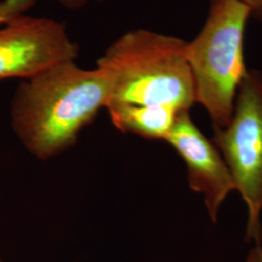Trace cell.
Instances as JSON below:
<instances>
[{
	"mask_svg": "<svg viewBox=\"0 0 262 262\" xmlns=\"http://www.w3.org/2000/svg\"><path fill=\"white\" fill-rule=\"evenodd\" d=\"M79 46L64 23L27 14L0 26V80H27L57 63L76 60Z\"/></svg>",
	"mask_w": 262,
	"mask_h": 262,
	"instance_id": "5b68a950",
	"label": "cell"
},
{
	"mask_svg": "<svg viewBox=\"0 0 262 262\" xmlns=\"http://www.w3.org/2000/svg\"><path fill=\"white\" fill-rule=\"evenodd\" d=\"M60 4L63 8L68 10H79L84 8L88 4V0H54ZM102 1V0H99Z\"/></svg>",
	"mask_w": 262,
	"mask_h": 262,
	"instance_id": "30bf717a",
	"label": "cell"
},
{
	"mask_svg": "<svg viewBox=\"0 0 262 262\" xmlns=\"http://www.w3.org/2000/svg\"><path fill=\"white\" fill-rule=\"evenodd\" d=\"M187 41L146 28L124 32L96 61L111 84L114 105L169 106L190 111L196 103L187 63Z\"/></svg>",
	"mask_w": 262,
	"mask_h": 262,
	"instance_id": "7a4b0ae2",
	"label": "cell"
},
{
	"mask_svg": "<svg viewBox=\"0 0 262 262\" xmlns=\"http://www.w3.org/2000/svg\"><path fill=\"white\" fill-rule=\"evenodd\" d=\"M37 0H0V26L10 19L27 14Z\"/></svg>",
	"mask_w": 262,
	"mask_h": 262,
	"instance_id": "ba28073f",
	"label": "cell"
},
{
	"mask_svg": "<svg viewBox=\"0 0 262 262\" xmlns=\"http://www.w3.org/2000/svg\"><path fill=\"white\" fill-rule=\"evenodd\" d=\"M250 18L251 11L238 0H211L203 27L187 42L195 101L214 127L224 128L230 122L236 94L249 69L244 39Z\"/></svg>",
	"mask_w": 262,
	"mask_h": 262,
	"instance_id": "3957f363",
	"label": "cell"
},
{
	"mask_svg": "<svg viewBox=\"0 0 262 262\" xmlns=\"http://www.w3.org/2000/svg\"><path fill=\"white\" fill-rule=\"evenodd\" d=\"M106 109L119 130L150 140L165 141L181 113L169 106L114 105Z\"/></svg>",
	"mask_w": 262,
	"mask_h": 262,
	"instance_id": "52a82bcc",
	"label": "cell"
},
{
	"mask_svg": "<svg viewBox=\"0 0 262 262\" xmlns=\"http://www.w3.org/2000/svg\"><path fill=\"white\" fill-rule=\"evenodd\" d=\"M251 11V17L262 23V0H238Z\"/></svg>",
	"mask_w": 262,
	"mask_h": 262,
	"instance_id": "9c48e42d",
	"label": "cell"
},
{
	"mask_svg": "<svg viewBox=\"0 0 262 262\" xmlns=\"http://www.w3.org/2000/svg\"><path fill=\"white\" fill-rule=\"evenodd\" d=\"M165 142L186 163L188 186L203 195L209 216L216 224L221 206L236 190L234 179L221 151L197 127L189 111L179 114Z\"/></svg>",
	"mask_w": 262,
	"mask_h": 262,
	"instance_id": "8992f818",
	"label": "cell"
},
{
	"mask_svg": "<svg viewBox=\"0 0 262 262\" xmlns=\"http://www.w3.org/2000/svg\"><path fill=\"white\" fill-rule=\"evenodd\" d=\"M224 157L247 207L246 241L262 244V72L248 69L239 85L230 122L214 127Z\"/></svg>",
	"mask_w": 262,
	"mask_h": 262,
	"instance_id": "277c9868",
	"label": "cell"
},
{
	"mask_svg": "<svg viewBox=\"0 0 262 262\" xmlns=\"http://www.w3.org/2000/svg\"><path fill=\"white\" fill-rule=\"evenodd\" d=\"M110 94L102 69L63 61L20 82L11 101V125L33 157L51 159L75 143L106 108Z\"/></svg>",
	"mask_w": 262,
	"mask_h": 262,
	"instance_id": "6da1fadb",
	"label": "cell"
},
{
	"mask_svg": "<svg viewBox=\"0 0 262 262\" xmlns=\"http://www.w3.org/2000/svg\"><path fill=\"white\" fill-rule=\"evenodd\" d=\"M0 262H3V261H2V260H1V259H0Z\"/></svg>",
	"mask_w": 262,
	"mask_h": 262,
	"instance_id": "7c38bea8",
	"label": "cell"
},
{
	"mask_svg": "<svg viewBox=\"0 0 262 262\" xmlns=\"http://www.w3.org/2000/svg\"><path fill=\"white\" fill-rule=\"evenodd\" d=\"M246 262H262V244H253L248 253Z\"/></svg>",
	"mask_w": 262,
	"mask_h": 262,
	"instance_id": "8fae6325",
	"label": "cell"
}]
</instances>
